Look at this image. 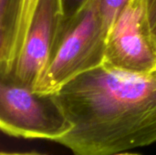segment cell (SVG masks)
<instances>
[{
  "mask_svg": "<svg viewBox=\"0 0 156 155\" xmlns=\"http://www.w3.org/2000/svg\"><path fill=\"white\" fill-rule=\"evenodd\" d=\"M54 94L72 124L57 143L74 155H111L156 143V69L136 73L102 64Z\"/></svg>",
  "mask_w": 156,
  "mask_h": 155,
  "instance_id": "1",
  "label": "cell"
},
{
  "mask_svg": "<svg viewBox=\"0 0 156 155\" xmlns=\"http://www.w3.org/2000/svg\"><path fill=\"white\" fill-rule=\"evenodd\" d=\"M110 28L100 0H90L70 17L62 16L48 63L33 90L55 93L78 75L102 65Z\"/></svg>",
  "mask_w": 156,
  "mask_h": 155,
  "instance_id": "2",
  "label": "cell"
},
{
  "mask_svg": "<svg viewBox=\"0 0 156 155\" xmlns=\"http://www.w3.org/2000/svg\"><path fill=\"white\" fill-rule=\"evenodd\" d=\"M0 129L11 137L57 143L72 130L54 93H41L0 76Z\"/></svg>",
  "mask_w": 156,
  "mask_h": 155,
  "instance_id": "3",
  "label": "cell"
},
{
  "mask_svg": "<svg viewBox=\"0 0 156 155\" xmlns=\"http://www.w3.org/2000/svg\"><path fill=\"white\" fill-rule=\"evenodd\" d=\"M103 65L129 72L156 69V40L145 0H129L109 30Z\"/></svg>",
  "mask_w": 156,
  "mask_h": 155,
  "instance_id": "4",
  "label": "cell"
},
{
  "mask_svg": "<svg viewBox=\"0 0 156 155\" xmlns=\"http://www.w3.org/2000/svg\"><path fill=\"white\" fill-rule=\"evenodd\" d=\"M62 16L61 0H38L22 50L12 70L3 76L34 89L48 63Z\"/></svg>",
  "mask_w": 156,
  "mask_h": 155,
  "instance_id": "5",
  "label": "cell"
},
{
  "mask_svg": "<svg viewBox=\"0 0 156 155\" xmlns=\"http://www.w3.org/2000/svg\"><path fill=\"white\" fill-rule=\"evenodd\" d=\"M38 0H13L5 24L0 27V76L13 69L24 46Z\"/></svg>",
  "mask_w": 156,
  "mask_h": 155,
  "instance_id": "6",
  "label": "cell"
},
{
  "mask_svg": "<svg viewBox=\"0 0 156 155\" xmlns=\"http://www.w3.org/2000/svg\"><path fill=\"white\" fill-rule=\"evenodd\" d=\"M129 0H100V7L107 23L112 26L119 12Z\"/></svg>",
  "mask_w": 156,
  "mask_h": 155,
  "instance_id": "7",
  "label": "cell"
},
{
  "mask_svg": "<svg viewBox=\"0 0 156 155\" xmlns=\"http://www.w3.org/2000/svg\"><path fill=\"white\" fill-rule=\"evenodd\" d=\"M90 0H61L62 15L70 17L80 12Z\"/></svg>",
  "mask_w": 156,
  "mask_h": 155,
  "instance_id": "8",
  "label": "cell"
},
{
  "mask_svg": "<svg viewBox=\"0 0 156 155\" xmlns=\"http://www.w3.org/2000/svg\"><path fill=\"white\" fill-rule=\"evenodd\" d=\"M145 2L147 5V11L152 31L156 40V0H145Z\"/></svg>",
  "mask_w": 156,
  "mask_h": 155,
  "instance_id": "9",
  "label": "cell"
},
{
  "mask_svg": "<svg viewBox=\"0 0 156 155\" xmlns=\"http://www.w3.org/2000/svg\"><path fill=\"white\" fill-rule=\"evenodd\" d=\"M0 155H47L38 153H5V152H1Z\"/></svg>",
  "mask_w": 156,
  "mask_h": 155,
  "instance_id": "10",
  "label": "cell"
},
{
  "mask_svg": "<svg viewBox=\"0 0 156 155\" xmlns=\"http://www.w3.org/2000/svg\"><path fill=\"white\" fill-rule=\"evenodd\" d=\"M111 155H140V154H135V153H113V154H111Z\"/></svg>",
  "mask_w": 156,
  "mask_h": 155,
  "instance_id": "11",
  "label": "cell"
}]
</instances>
